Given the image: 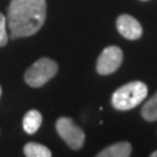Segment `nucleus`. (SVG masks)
<instances>
[{"instance_id": "obj_1", "label": "nucleus", "mask_w": 157, "mask_h": 157, "mask_svg": "<svg viewBox=\"0 0 157 157\" xmlns=\"http://www.w3.org/2000/svg\"><path fill=\"white\" fill-rule=\"evenodd\" d=\"M45 17V0H12L6 17L11 39L28 37L36 34L44 25Z\"/></svg>"}, {"instance_id": "obj_2", "label": "nucleus", "mask_w": 157, "mask_h": 157, "mask_svg": "<svg viewBox=\"0 0 157 157\" xmlns=\"http://www.w3.org/2000/svg\"><path fill=\"white\" fill-rule=\"evenodd\" d=\"M148 94V87L143 82L135 80L121 86L112 95V105L119 111H128L140 105Z\"/></svg>"}, {"instance_id": "obj_3", "label": "nucleus", "mask_w": 157, "mask_h": 157, "mask_svg": "<svg viewBox=\"0 0 157 157\" xmlns=\"http://www.w3.org/2000/svg\"><path fill=\"white\" fill-rule=\"evenodd\" d=\"M58 64L54 59L42 57L37 59L25 73V82L32 87H41L55 77Z\"/></svg>"}, {"instance_id": "obj_4", "label": "nucleus", "mask_w": 157, "mask_h": 157, "mask_svg": "<svg viewBox=\"0 0 157 157\" xmlns=\"http://www.w3.org/2000/svg\"><path fill=\"white\" fill-rule=\"evenodd\" d=\"M56 130L58 135L67 143V146L75 150H78L84 146L85 133L79 128L70 118H59L56 122Z\"/></svg>"}, {"instance_id": "obj_5", "label": "nucleus", "mask_w": 157, "mask_h": 157, "mask_svg": "<svg viewBox=\"0 0 157 157\" xmlns=\"http://www.w3.org/2000/svg\"><path fill=\"white\" fill-rule=\"evenodd\" d=\"M122 59H124V54L119 47L115 45L107 47L102 50L97 61V71L101 76L111 75L120 67Z\"/></svg>"}, {"instance_id": "obj_6", "label": "nucleus", "mask_w": 157, "mask_h": 157, "mask_svg": "<svg viewBox=\"0 0 157 157\" xmlns=\"http://www.w3.org/2000/svg\"><path fill=\"white\" fill-rule=\"evenodd\" d=\"M117 28L124 39L135 41L142 36L141 23L129 14H121L117 20Z\"/></svg>"}, {"instance_id": "obj_7", "label": "nucleus", "mask_w": 157, "mask_h": 157, "mask_svg": "<svg viewBox=\"0 0 157 157\" xmlns=\"http://www.w3.org/2000/svg\"><path fill=\"white\" fill-rule=\"evenodd\" d=\"M132 154V144L128 142H119L101 150L98 157H128Z\"/></svg>"}, {"instance_id": "obj_8", "label": "nucleus", "mask_w": 157, "mask_h": 157, "mask_svg": "<svg viewBox=\"0 0 157 157\" xmlns=\"http://www.w3.org/2000/svg\"><path fill=\"white\" fill-rule=\"evenodd\" d=\"M41 124H42V114L39 111L32 109L26 113L22 120V126L23 130L27 134H35L41 127Z\"/></svg>"}, {"instance_id": "obj_9", "label": "nucleus", "mask_w": 157, "mask_h": 157, "mask_svg": "<svg viewBox=\"0 0 157 157\" xmlns=\"http://www.w3.org/2000/svg\"><path fill=\"white\" fill-rule=\"evenodd\" d=\"M25 155L28 157H50L52 154L45 146L36 142H29L23 148Z\"/></svg>"}, {"instance_id": "obj_10", "label": "nucleus", "mask_w": 157, "mask_h": 157, "mask_svg": "<svg viewBox=\"0 0 157 157\" xmlns=\"http://www.w3.org/2000/svg\"><path fill=\"white\" fill-rule=\"evenodd\" d=\"M141 114H142V118L147 121H150V122L157 121V92L144 104V106L142 107Z\"/></svg>"}, {"instance_id": "obj_11", "label": "nucleus", "mask_w": 157, "mask_h": 157, "mask_svg": "<svg viewBox=\"0 0 157 157\" xmlns=\"http://www.w3.org/2000/svg\"><path fill=\"white\" fill-rule=\"evenodd\" d=\"M6 27H7V19L2 13H0V47L6 45L8 41V34Z\"/></svg>"}, {"instance_id": "obj_12", "label": "nucleus", "mask_w": 157, "mask_h": 157, "mask_svg": "<svg viewBox=\"0 0 157 157\" xmlns=\"http://www.w3.org/2000/svg\"><path fill=\"white\" fill-rule=\"evenodd\" d=\"M151 157H157V150L156 151H154V152H151V155H150Z\"/></svg>"}, {"instance_id": "obj_13", "label": "nucleus", "mask_w": 157, "mask_h": 157, "mask_svg": "<svg viewBox=\"0 0 157 157\" xmlns=\"http://www.w3.org/2000/svg\"><path fill=\"white\" fill-rule=\"evenodd\" d=\"M0 97H1V86H0Z\"/></svg>"}, {"instance_id": "obj_14", "label": "nucleus", "mask_w": 157, "mask_h": 157, "mask_svg": "<svg viewBox=\"0 0 157 157\" xmlns=\"http://www.w3.org/2000/svg\"><path fill=\"white\" fill-rule=\"evenodd\" d=\"M141 1H148V0H141Z\"/></svg>"}]
</instances>
